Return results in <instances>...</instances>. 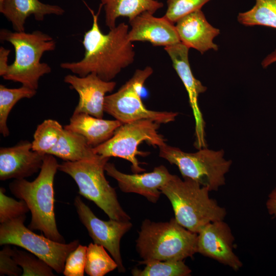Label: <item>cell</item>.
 <instances>
[{
    "mask_svg": "<svg viewBox=\"0 0 276 276\" xmlns=\"http://www.w3.org/2000/svg\"><path fill=\"white\" fill-rule=\"evenodd\" d=\"M109 158L101 155L94 159L64 161L58 169L69 175L77 185L79 194L94 202L109 219L130 221V217L119 202L115 189L105 176V166Z\"/></svg>",
    "mask_w": 276,
    "mask_h": 276,
    "instance_id": "6",
    "label": "cell"
},
{
    "mask_svg": "<svg viewBox=\"0 0 276 276\" xmlns=\"http://www.w3.org/2000/svg\"><path fill=\"white\" fill-rule=\"evenodd\" d=\"M266 205L268 213L276 217V186L268 195V198L266 201Z\"/></svg>",
    "mask_w": 276,
    "mask_h": 276,
    "instance_id": "34",
    "label": "cell"
},
{
    "mask_svg": "<svg viewBox=\"0 0 276 276\" xmlns=\"http://www.w3.org/2000/svg\"><path fill=\"white\" fill-rule=\"evenodd\" d=\"M10 245H5L0 251V275H22V269L13 258Z\"/></svg>",
    "mask_w": 276,
    "mask_h": 276,
    "instance_id": "32",
    "label": "cell"
},
{
    "mask_svg": "<svg viewBox=\"0 0 276 276\" xmlns=\"http://www.w3.org/2000/svg\"><path fill=\"white\" fill-rule=\"evenodd\" d=\"M26 216L0 225V245L19 246L48 263L58 273H63L68 255L80 244L76 240L66 244L39 235L24 224Z\"/></svg>",
    "mask_w": 276,
    "mask_h": 276,
    "instance_id": "10",
    "label": "cell"
},
{
    "mask_svg": "<svg viewBox=\"0 0 276 276\" xmlns=\"http://www.w3.org/2000/svg\"><path fill=\"white\" fill-rule=\"evenodd\" d=\"M0 40L11 43L15 51L14 60L2 77L37 90L40 78L52 71L48 63L40 61L41 58L45 52L55 50V40L39 30L26 33L7 29L0 30Z\"/></svg>",
    "mask_w": 276,
    "mask_h": 276,
    "instance_id": "4",
    "label": "cell"
},
{
    "mask_svg": "<svg viewBox=\"0 0 276 276\" xmlns=\"http://www.w3.org/2000/svg\"><path fill=\"white\" fill-rule=\"evenodd\" d=\"M74 204L80 221L86 227L94 243L107 249L116 262L119 272H124L120 242L122 237L132 227V223L130 221L111 219L105 221L98 218L78 196L75 197Z\"/></svg>",
    "mask_w": 276,
    "mask_h": 276,
    "instance_id": "11",
    "label": "cell"
},
{
    "mask_svg": "<svg viewBox=\"0 0 276 276\" xmlns=\"http://www.w3.org/2000/svg\"><path fill=\"white\" fill-rule=\"evenodd\" d=\"M13 258L22 269V276H53V268L30 252L13 249Z\"/></svg>",
    "mask_w": 276,
    "mask_h": 276,
    "instance_id": "28",
    "label": "cell"
},
{
    "mask_svg": "<svg viewBox=\"0 0 276 276\" xmlns=\"http://www.w3.org/2000/svg\"><path fill=\"white\" fill-rule=\"evenodd\" d=\"M32 149L28 141H21L11 147L0 148V180L20 179L40 171L44 157Z\"/></svg>",
    "mask_w": 276,
    "mask_h": 276,
    "instance_id": "16",
    "label": "cell"
},
{
    "mask_svg": "<svg viewBox=\"0 0 276 276\" xmlns=\"http://www.w3.org/2000/svg\"><path fill=\"white\" fill-rule=\"evenodd\" d=\"M87 246L79 244L66 259L63 274L65 276H83Z\"/></svg>",
    "mask_w": 276,
    "mask_h": 276,
    "instance_id": "31",
    "label": "cell"
},
{
    "mask_svg": "<svg viewBox=\"0 0 276 276\" xmlns=\"http://www.w3.org/2000/svg\"><path fill=\"white\" fill-rule=\"evenodd\" d=\"M105 171L108 176L116 180L123 192L140 194L152 203L158 201L162 194L160 188L173 176L164 165L155 167L150 172L128 174L120 172L113 163L108 162Z\"/></svg>",
    "mask_w": 276,
    "mask_h": 276,
    "instance_id": "14",
    "label": "cell"
},
{
    "mask_svg": "<svg viewBox=\"0 0 276 276\" xmlns=\"http://www.w3.org/2000/svg\"><path fill=\"white\" fill-rule=\"evenodd\" d=\"M159 149V156L175 165L183 178L191 179L210 191H217L225 184L224 175L232 161L224 158L223 150L214 151L206 147L195 153H187L167 144Z\"/></svg>",
    "mask_w": 276,
    "mask_h": 276,
    "instance_id": "7",
    "label": "cell"
},
{
    "mask_svg": "<svg viewBox=\"0 0 276 276\" xmlns=\"http://www.w3.org/2000/svg\"><path fill=\"white\" fill-rule=\"evenodd\" d=\"M276 62V49L267 55L262 61L261 64L263 68H266L270 64Z\"/></svg>",
    "mask_w": 276,
    "mask_h": 276,
    "instance_id": "35",
    "label": "cell"
},
{
    "mask_svg": "<svg viewBox=\"0 0 276 276\" xmlns=\"http://www.w3.org/2000/svg\"><path fill=\"white\" fill-rule=\"evenodd\" d=\"M64 127L57 121L44 120L38 125L32 142V149L42 154H49L57 142Z\"/></svg>",
    "mask_w": 276,
    "mask_h": 276,
    "instance_id": "27",
    "label": "cell"
},
{
    "mask_svg": "<svg viewBox=\"0 0 276 276\" xmlns=\"http://www.w3.org/2000/svg\"><path fill=\"white\" fill-rule=\"evenodd\" d=\"M153 72L150 66L136 70L132 77L117 91L105 96L104 112L123 124L143 119L150 120L159 124L175 121L178 113L152 110L147 108L143 103L141 91L146 80Z\"/></svg>",
    "mask_w": 276,
    "mask_h": 276,
    "instance_id": "9",
    "label": "cell"
},
{
    "mask_svg": "<svg viewBox=\"0 0 276 276\" xmlns=\"http://www.w3.org/2000/svg\"><path fill=\"white\" fill-rule=\"evenodd\" d=\"M104 7L105 22L110 29L116 26L117 18L127 17L129 21L137 15L148 12L154 14L163 7L164 4L156 0H100Z\"/></svg>",
    "mask_w": 276,
    "mask_h": 276,
    "instance_id": "21",
    "label": "cell"
},
{
    "mask_svg": "<svg viewBox=\"0 0 276 276\" xmlns=\"http://www.w3.org/2000/svg\"><path fill=\"white\" fill-rule=\"evenodd\" d=\"M171 202L175 219L182 226L198 233L210 222L223 220L226 212L209 197V190L190 179L172 178L160 188Z\"/></svg>",
    "mask_w": 276,
    "mask_h": 276,
    "instance_id": "3",
    "label": "cell"
},
{
    "mask_svg": "<svg viewBox=\"0 0 276 276\" xmlns=\"http://www.w3.org/2000/svg\"><path fill=\"white\" fill-rule=\"evenodd\" d=\"M4 188H0V222L3 223L13 219L26 215L30 210L26 203L17 201L5 194Z\"/></svg>",
    "mask_w": 276,
    "mask_h": 276,
    "instance_id": "30",
    "label": "cell"
},
{
    "mask_svg": "<svg viewBox=\"0 0 276 276\" xmlns=\"http://www.w3.org/2000/svg\"><path fill=\"white\" fill-rule=\"evenodd\" d=\"M197 253L239 270L242 263L233 251L234 237L223 220L210 222L197 233Z\"/></svg>",
    "mask_w": 276,
    "mask_h": 276,
    "instance_id": "13",
    "label": "cell"
},
{
    "mask_svg": "<svg viewBox=\"0 0 276 276\" xmlns=\"http://www.w3.org/2000/svg\"><path fill=\"white\" fill-rule=\"evenodd\" d=\"M59 164L54 156L45 154L39 173L33 181L14 179L9 188L13 195L26 202L31 212L28 228L40 231L55 241L65 243L58 230L54 212L53 184Z\"/></svg>",
    "mask_w": 276,
    "mask_h": 276,
    "instance_id": "2",
    "label": "cell"
},
{
    "mask_svg": "<svg viewBox=\"0 0 276 276\" xmlns=\"http://www.w3.org/2000/svg\"><path fill=\"white\" fill-rule=\"evenodd\" d=\"M0 12L11 23L14 31L24 32L26 20L30 16L43 21L46 15H62L65 10L59 5L39 0H0Z\"/></svg>",
    "mask_w": 276,
    "mask_h": 276,
    "instance_id": "19",
    "label": "cell"
},
{
    "mask_svg": "<svg viewBox=\"0 0 276 276\" xmlns=\"http://www.w3.org/2000/svg\"><path fill=\"white\" fill-rule=\"evenodd\" d=\"M84 3L93 17L91 27L85 33L82 42L84 57L79 61L61 63L60 66L80 77L94 73L103 80L112 81L134 60V45L128 38V26L122 22L110 29L108 33H103L98 24L102 5L100 4L95 14Z\"/></svg>",
    "mask_w": 276,
    "mask_h": 276,
    "instance_id": "1",
    "label": "cell"
},
{
    "mask_svg": "<svg viewBox=\"0 0 276 276\" xmlns=\"http://www.w3.org/2000/svg\"><path fill=\"white\" fill-rule=\"evenodd\" d=\"M131 29L128 38L131 41H148L153 46L172 45L180 42L175 26L165 17H156L143 13L129 21Z\"/></svg>",
    "mask_w": 276,
    "mask_h": 276,
    "instance_id": "17",
    "label": "cell"
},
{
    "mask_svg": "<svg viewBox=\"0 0 276 276\" xmlns=\"http://www.w3.org/2000/svg\"><path fill=\"white\" fill-rule=\"evenodd\" d=\"M175 26L180 42L189 49H195L201 54L210 50H218L213 40L220 30L207 21L201 10L181 17Z\"/></svg>",
    "mask_w": 276,
    "mask_h": 276,
    "instance_id": "18",
    "label": "cell"
},
{
    "mask_svg": "<svg viewBox=\"0 0 276 276\" xmlns=\"http://www.w3.org/2000/svg\"><path fill=\"white\" fill-rule=\"evenodd\" d=\"M197 236L175 218L158 222L145 219L139 232L136 248L143 260H183L197 253Z\"/></svg>",
    "mask_w": 276,
    "mask_h": 276,
    "instance_id": "5",
    "label": "cell"
},
{
    "mask_svg": "<svg viewBox=\"0 0 276 276\" xmlns=\"http://www.w3.org/2000/svg\"><path fill=\"white\" fill-rule=\"evenodd\" d=\"M140 264L145 265L143 269L134 268L131 270L133 276H188L191 270L183 260H142Z\"/></svg>",
    "mask_w": 276,
    "mask_h": 276,
    "instance_id": "24",
    "label": "cell"
},
{
    "mask_svg": "<svg viewBox=\"0 0 276 276\" xmlns=\"http://www.w3.org/2000/svg\"><path fill=\"white\" fill-rule=\"evenodd\" d=\"M160 124L147 119L123 123L110 139L93 148L94 151L104 157H117L128 160L134 173L144 172L145 170L141 167L136 156H144L149 153L139 151V146L144 142L158 148L166 144V139L158 132Z\"/></svg>",
    "mask_w": 276,
    "mask_h": 276,
    "instance_id": "8",
    "label": "cell"
},
{
    "mask_svg": "<svg viewBox=\"0 0 276 276\" xmlns=\"http://www.w3.org/2000/svg\"><path fill=\"white\" fill-rule=\"evenodd\" d=\"M10 52L9 49L0 47V76L2 77L6 74L9 65L8 59Z\"/></svg>",
    "mask_w": 276,
    "mask_h": 276,
    "instance_id": "33",
    "label": "cell"
},
{
    "mask_svg": "<svg viewBox=\"0 0 276 276\" xmlns=\"http://www.w3.org/2000/svg\"><path fill=\"white\" fill-rule=\"evenodd\" d=\"M211 0H167V10L164 16L173 23L181 17L201 10Z\"/></svg>",
    "mask_w": 276,
    "mask_h": 276,
    "instance_id": "29",
    "label": "cell"
},
{
    "mask_svg": "<svg viewBox=\"0 0 276 276\" xmlns=\"http://www.w3.org/2000/svg\"><path fill=\"white\" fill-rule=\"evenodd\" d=\"M122 124L117 120H104L84 113H73L70 123L63 127L81 135L90 147L95 148L110 139Z\"/></svg>",
    "mask_w": 276,
    "mask_h": 276,
    "instance_id": "20",
    "label": "cell"
},
{
    "mask_svg": "<svg viewBox=\"0 0 276 276\" xmlns=\"http://www.w3.org/2000/svg\"><path fill=\"white\" fill-rule=\"evenodd\" d=\"M36 93L37 90L23 85L19 88H9L0 85V132L3 136H8L10 134L7 123L12 108L20 100L31 98Z\"/></svg>",
    "mask_w": 276,
    "mask_h": 276,
    "instance_id": "25",
    "label": "cell"
},
{
    "mask_svg": "<svg viewBox=\"0 0 276 276\" xmlns=\"http://www.w3.org/2000/svg\"><path fill=\"white\" fill-rule=\"evenodd\" d=\"M48 154L70 162L94 159L101 156L95 153L93 148L83 136L64 128L57 142Z\"/></svg>",
    "mask_w": 276,
    "mask_h": 276,
    "instance_id": "22",
    "label": "cell"
},
{
    "mask_svg": "<svg viewBox=\"0 0 276 276\" xmlns=\"http://www.w3.org/2000/svg\"><path fill=\"white\" fill-rule=\"evenodd\" d=\"M165 50L170 57L173 66L182 82L188 93L190 106L194 115L195 127V142L197 149L206 148L205 140V122L199 107V95L206 91V87L193 75L189 61V48L181 42L165 47Z\"/></svg>",
    "mask_w": 276,
    "mask_h": 276,
    "instance_id": "12",
    "label": "cell"
},
{
    "mask_svg": "<svg viewBox=\"0 0 276 276\" xmlns=\"http://www.w3.org/2000/svg\"><path fill=\"white\" fill-rule=\"evenodd\" d=\"M237 20L245 26H262L276 29V0H256L251 9L239 13Z\"/></svg>",
    "mask_w": 276,
    "mask_h": 276,
    "instance_id": "23",
    "label": "cell"
},
{
    "mask_svg": "<svg viewBox=\"0 0 276 276\" xmlns=\"http://www.w3.org/2000/svg\"><path fill=\"white\" fill-rule=\"evenodd\" d=\"M102 245L90 243L87 247L85 272L89 276H103L118 268V265Z\"/></svg>",
    "mask_w": 276,
    "mask_h": 276,
    "instance_id": "26",
    "label": "cell"
},
{
    "mask_svg": "<svg viewBox=\"0 0 276 276\" xmlns=\"http://www.w3.org/2000/svg\"><path fill=\"white\" fill-rule=\"evenodd\" d=\"M63 81L79 95V102L73 113H84L103 118L106 94L114 89L115 82L103 80L94 73L84 77L68 74Z\"/></svg>",
    "mask_w": 276,
    "mask_h": 276,
    "instance_id": "15",
    "label": "cell"
}]
</instances>
